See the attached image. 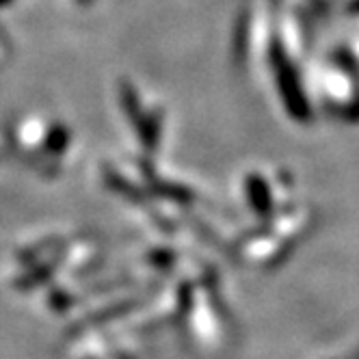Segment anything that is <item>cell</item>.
Here are the masks:
<instances>
[{"label": "cell", "instance_id": "1", "mask_svg": "<svg viewBox=\"0 0 359 359\" xmlns=\"http://www.w3.org/2000/svg\"><path fill=\"white\" fill-rule=\"evenodd\" d=\"M0 3H3V0H0Z\"/></svg>", "mask_w": 359, "mask_h": 359}]
</instances>
